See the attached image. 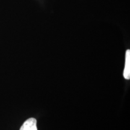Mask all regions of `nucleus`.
I'll list each match as a JSON object with an SVG mask.
<instances>
[{"label":"nucleus","mask_w":130,"mask_h":130,"mask_svg":"<svg viewBox=\"0 0 130 130\" xmlns=\"http://www.w3.org/2000/svg\"><path fill=\"white\" fill-rule=\"evenodd\" d=\"M20 130H37L36 119L33 118L27 119L21 126Z\"/></svg>","instance_id":"1"},{"label":"nucleus","mask_w":130,"mask_h":130,"mask_svg":"<svg viewBox=\"0 0 130 130\" xmlns=\"http://www.w3.org/2000/svg\"><path fill=\"white\" fill-rule=\"evenodd\" d=\"M123 77L126 79H130V50H127L125 54V63L123 71Z\"/></svg>","instance_id":"2"}]
</instances>
